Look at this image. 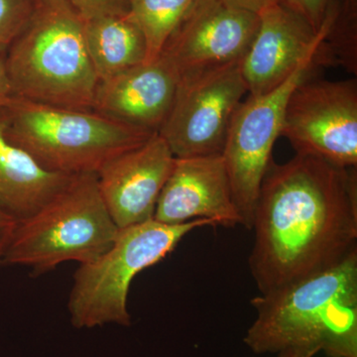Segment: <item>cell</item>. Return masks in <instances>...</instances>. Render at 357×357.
Returning <instances> with one entry per match:
<instances>
[{
  "label": "cell",
  "instance_id": "obj_1",
  "mask_svg": "<svg viewBox=\"0 0 357 357\" xmlns=\"http://www.w3.org/2000/svg\"><path fill=\"white\" fill-rule=\"evenodd\" d=\"M251 230L248 265L260 294L344 261L357 250L356 168L303 154L271 162Z\"/></svg>",
  "mask_w": 357,
  "mask_h": 357
},
{
  "label": "cell",
  "instance_id": "obj_2",
  "mask_svg": "<svg viewBox=\"0 0 357 357\" xmlns=\"http://www.w3.org/2000/svg\"><path fill=\"white\" fill-rule=\"evenodd\" d=\"M244 344L256 354L293 351L357 357V250L318 274L250 301Z\"/></svg>",
  "mask_w": 357,
  "mask_h": 357
},
{
  "label": "cell",
  "instance_id": "obj_3",
  "mask_svg": "<svg viewBox=\"0 0 357 357\" xmlns=\"http://www.w3.org/2000/svg\"><path fill=\"white\" fill-rule=\"evenodd\" d=\"M4 59L13 96L91 110L98 79L86 50L84 20L69 0H36Z\"/></svg>",
  "mask_w": 357,
  "mask_h": 357
},
{
  "label": "cell",
  "instance_id": "obj_4",
  "mask_svg": "<svg viewBox=\"0 0 357 357\" xmlns=\"http://www.w3.org/2000/svg\"><path fill=\"white\" fill-rule=\"evenodd\" d=\"M6 134L51 172L96 173L117 154L155 133L129 128L93 110L54 107L11 96L3 107Z\"/></svg>",
  "mask_w": 357,
  "mask_h": 357
},
{
  "label": "cell",
  "instance_id": "obj_5",
  "mask_svg": "<svg viewBox=\"0 0 357 357\" xmlns=\"http://www.w3.org/2000/svg\"><path fill=\"white\" fill-rule=\"evenodd\" d=\"M119 230L96 173L75 175L44 208L16 222L4 266L28 267L41 275L62 263L91 262L112 246Z\"/></svg>",
  "mask_w": 357,
  "mask_h": 357
},
{
  "label": "cell",
  "instance_id": "obj_6",
  "mask_svg": "<svg viewBox=\"0 0 357 357\" xmlns=\"http://www.w3.org/2000/svg\"><path fill=\"white\" fill-rule=\"evenodd\" d=\"M208 225L215 227L208 220L182 225L151 220L119 229L112 246L93 261L79 264L74 275L68 302L73 326H130L128 301L133 279L163 260L192 230Z\"/></svg>",
  "mask_w": 357,
  "mask_h": 357
},
{
  "label": "cell",
  "instance_id": "obj_7",
  "mask_svg": "<svg viewBox=\"0 0 357 357\" xmlns=\"http://www.w3.org/2000/svg\"><path fill=\"white\" fill-rule=\"evenodd\" d=\"M324 50L325 47L307 56L280 86L263 95L249 96L232 117L222 155L241 225L246 229H252L256 202L275 142L281 136L289 98L314 66L324 63Z\"/></svg>",
  "mask_w": 357,
  "mask_h": 357
},
{
  "label": "cell",
  "instance_id": "obj_8",
  "mask_svg": "<svg viewBox=\"0 0 357 357\" xmlns=\"http://www.w3.org/2000/svg\"><path fill=\"white\" fill-rule=\"evenodd\" d=\"M246 93L241 61L183 73L158 134L175 158L222 154L230 122Z\"/></svg>",
  "mask_w": 357,
  "mask_h": 357
},
{
  "label": "cell",
  "instance_id": "obj_9",
  "mask_svg": "<svg viewBox=\"0 0 357 357\" xmlns=\"http://www.w3.org/2000/svg\"><path fill=\"white\" fill-rule=\"evenodd\" d=\"M281 135L297 154L357 165V83L305 79L289 98Z\"/></svg>",
  "mask_w": 357,
  "mask_h": 357
},
{
  "label": "cell",
  "instance_id": "obj_10",
  "mask_svg": "<svg viewBox=\"0 0 357 357\" xmlns=\"http://www.w3.org/2000/svg\"><path fill=\"white\" fill-rule=\"evenodd\" d=\"M259 27V14L220 0H195L161 54L178 73L239 62Z\"/></svg>",
  "mask_w": 357,
  "mask_h": 357
},
{
  "label": "cell",
  "instance_id": "obj_11",
  "mask_svg": "<svg viewBox=\"0 0 357 357\" xmlns=\"http://www.w3.org/2000/svg\"><path fill=\"white\" fill-rule=\"evenodd\" d=\"M259 27L241 70L249 96H259L280 86L298 66L325 47L337 17L331 7L319 32L295 13L273 1L259 13Z\"/></svg>",
  "mask_w": 357,
  "mask_h": 357
},
{
  "label": "cell",
  "instance_id": "obj_12",
  "mask_svg": "<svg viewBox=\"0 0 357 357\" xmlns=\"http://www.w3.org/2000/svg\"><path fill=\"white\" fill-rule=\"evenodd\" d=\"M175 157L155 133L105 162L96 173L98 189L119 229L154 220L155 208Z\"/></svg>",
  "mask_w": 357,
  "mask_h": 357
},
{
  "label": "cell",
  "instance_id": "obj_13",
  "mask_svg": "<svg viewBox=\"0 0 357 357\" xmlns=\"http://www.w3.org/2000/svg\"><path fill=\"white\" fill-rule=\"evenodd\" d=\"M154 220L166 225L208 220L215 227L241 225L222 155L175 158Z\"/></svg>",
  "mask_w": 357,
  "mask_h": 357
},
{
  "label": "cell",
  "instance_id": "obj_14",
  "mask_svg": "<svg viewBox=\"0 0 357 357\" xmlns=\"http://www.w3.org/2000/svg\"><path fill=\"white\" fill-rule=\"evenodd\" d=\"M180 73L164 54L98 82L91 110L129 128L158 133L172 107Z\"/></svg>",
  "mask_w": 357,
  "mask_h": 357
},
{
  "label": "cell",
  "instance_id": "obj_15",
  "mask_svg": "<svg viewBox=\"0 0 357 357\" xmlns=\"http://www.w3.org/2000/svg\"><path fill=\"white\" fill-rule=\"evenodd\" d=\"M75 176V175H74ZM73 176L51 172L7 137L0 109V211L16 222L44 208L69 184Z\"/></svg>",
  "mask_w": 357,
  "mask_h": 357
},
{
  "label": "cell",
  "instance_id": "obj_16",
  "mask_svg": "<svg viewBox=\"0 0 357 357\" xmlns=\"http://www.w3.org/2000/svg\"><path fill=\"white\" fill-rule=\"evenodd\" d=\"M84 40L98 82L146 62V42L129 13L84 20Z\"/></svg>",
  "mask_w": 357,
  "mask_h": 357
},
{
  "label": "cell",
  "instance_id": "obj_17",
  "mask_svg": "<svg viewBox=\"0 0 357 357\" xmlns=\"http://www.w3.org/2000/svg\"><path fill=\"white\" fill-rule=\"evenodd\" d=\"M195 0H130L129 13L139 26L147 47L146 62L159 57Z\"/></svg>",
  "mask_w": 357,
  "mask_h": 357
},
{
  "label": "cell",
  "instance_id": "obj_18",
  "mask_svg": "<svg viewBox=\"0 0 357 357\" xmlns=\"http://www.w3.org/2000/svg\"><path fill=\"white\" fill-rule=\"evenodd\" d=\"M36 0H0V53L22 31L31 16Z\"/></svg>",
  "mask_w": 357,
  "mask_h": 357
},
{
  "label": "cell",
  "instance_id": "obj_19",
  "mask_svg": "<svg viewBox=\"0 0 357 357\" xmlns=\"http://www.w3.org/2000/svg\"><path fill=\"white\" fill-rule=\"evenodd\" d=\"M279 6L288 9L306 21L312 29L319 32L325 23L332 0H274Z\"/></svg>",
  "mask_w": 357,
  "mask_h": 357
},
{
  "label": "cell",
  "instance_id": "obj_20",
  "mask_svg": "<svg viewBox=\"0 0 357 357\" xmlns=\"http://www.w3.org/2000/svg\"><path fill=\"white\" fill-rule=\"evenodd\" d=\"M84 20L129 13L130 0H69Z\"/></svg>",
  "mask_w": 357,
  "mask_h": 357
},
{
  "label": "cell",
  "instance_id": "obj_21",
  "mask_svg": "<svg viewBox=\"0 0 357 357\" xmlns=\"http://www.w3.org/2000/svg\"><path fill=\"white\" fill-rule=\"evenodd\" d=\"M16 220L0 211V268L4 266V256L15 229Z\"/></svg>",
  "mask_w": 357,
  "mask_h": 357
},
{
  "label": "cell",
  "instance_id": "obj_22",
  "mask_svg": "<svg viewBox=\"0 0 357 357\" xmlns=\"http://www.w3.org/2000/svg\"><path fill=\"white\" fill-rule=\"evenodd\" d=\"M11 96L13 93H11L10 84L7 77L6 59H4V54L0 53V109L6 107Z\"/></svg>",
  "mask_w": 357,
  "mask_h": 357
},
{
  "label": "cell",
  "instance_id": "obj_23",
  "mask_svg": "<svg viewBox=\"0 0 357 357\" xmlns=\"http://www.w3.org/2000/svg\"><path fill=\"white\" fill-rule=\"evenodd\" d=\"M227 6L244 9L251 13H259L274 0H220Z\"/></svg>",
  "mask_w": 357,
  "mask_h": 357
},
{
  "label": "cell",
  "instance_id": "obj_24",
  "mask_svg": "<svg viewBox=\"0 0 357 357\" xmlns=\"http://www.w3.org/2000/svg\"><path fill=\"white\" fill-rule=\"evenodd\" d=\"M278 357H314L310 354H301V352L293 351H281L278 354Z\"/></svg>",
  "mask_w": 357,
  "mask_h": 357
}]
</instances>
